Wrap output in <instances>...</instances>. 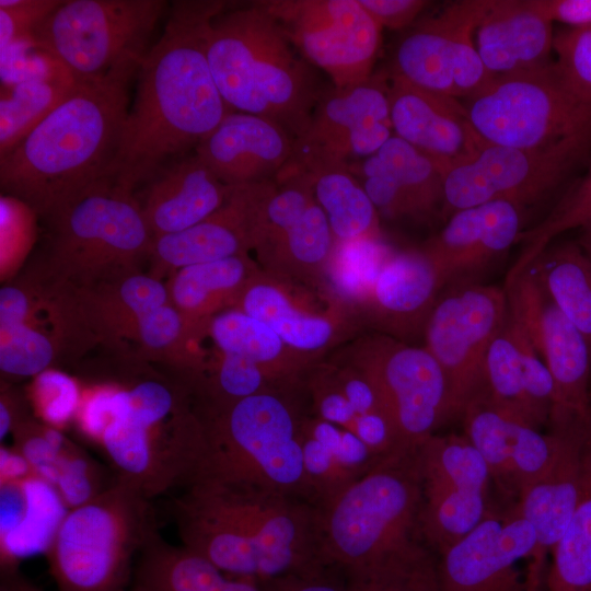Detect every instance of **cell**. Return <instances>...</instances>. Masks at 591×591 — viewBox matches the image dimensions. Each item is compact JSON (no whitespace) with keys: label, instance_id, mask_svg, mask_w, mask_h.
Instances as JSON below:
<instances>
[{"label":"cell","instance_id":"obj_1","mask_svg":"<svg viewBox=\"0 0 591 591\" xmlns=\"http://www.w3.org/2000/svg\"><path fill=\"white\" fill-rule=\"evenodd\" d=\"M224 1H176L161 37L143 56L111 178L135 190L207 138L232 112L206 51Z\"/></svg>","mask_w":591,"mask_h":591},{"label":"cell","instance_id":"obj_2","mask_svg":"<svg viewBox=\"0 0 591 591\" xmlns=\"http://www.w3.org/2000/svg\"><path fill=\"white\" fill-rule=\"evenodd\" d=\"M140 63L119 66L102 78L77 82L11 151L0 157L4 195L45 219L111 178L129 111L128 86Z\"/></svg>","mask_w":591,"mask_h":591},{"label":"cell","instance_id":"obj_3","mask_svg":"<svg viewBox=\"0 0 591 591\" xmlns=\"http://www.w3.org/2000/svg\"><path fill=\"white\" fill-rule=\"evenodd\" d=\"M182 545L258 582L320 566L316 506L258 488L192 482L172 502Z\"/></svg>","mask_w":591,"mask_h":591},{"label":"cell","instance_id":"obj_4","mask_svg":"<svg viewBox=\"0 0 591 591\" xmlns=\"http://www.w3.org/2000/svg\"><path fill=\"white\" fill-rule=\"evenodd\" d=\"M211 20L207 59L228 107L282 126L294 139L308 127L324 89L262 1Z\"/></svg>","mask_w":591,"mask_h":591},{"label":"cell","instance_id":"obj_5","mask_svg":"<svg viewBox=\"0 0 591 591\" xmlns=\"http://www.w3.org/2000/svg\"><path fill=\"white\" fill-rule=\"evenodd\" d=\"M294 386L259 392L224 404H196L201 442L186 483L247 486L306 500L300 441L303 415Z\"/></svg>","mask_w":591,"mask_h":591},{"label":"cell","instance_id":"obj_6","mask_svg":"<svg viewBox=\"0 0 591 591\" xmlns=\"http://www.w3.org/2000/svg\"><path fill=\"white\" fill-rule=\"evenodd\" d=\"M109 420L97 445L121 482L152 500L188 482L201 422L177 390L159 380L115 384Z\"/></svg>","mask_w":591,"mask_h":591},{"label":"cell","instance_id":"obj_7","mask_svg":"<svg viewBox=\"0 0 591 591\" xmlns=\"http://www.w3.org/2000/svg\"><path fill=\"white\" fill-rule=\"evenodd\" d=\"M420 507L417 450L381 460L316 506L321 560L346 570L417 541Z\"/></svg>","mask_w":591,"mask_h":591},{"label":"cell","instance_id":"obj_8","mask_svg":"<svg viewBox=\"0 0 591 591\" xmlns=\"http://www.w3.org/2000/svg\"><path fill=\"white\" fill-rule=\"evenodd\" d=\"M50 244L40 274L86 288L138 274L153 244L132 189L102 179L47 219Z\"/></svg>","mask_w":591,"mask_h":591},{"label":"cell","instance_id":"obj_9","mask_svg":"<svg viewBox=\"0 0 591 591\" xmlns=\"http://www.w3.org/2000/svg\"><path fill=\"white\" fill-rule=\"evenodd\" d=\"M155 524L151 500L116 479L67 510L46 551L58 591H125Z\"/></svg>","mask_w":591,"mask_h":591},{"label":"cell","instance_id":"obj_10","mask_svg":"<svg viewBox=\"0 0 591 591\" xmlns=\"http://www.w3.org/2000/svg\"><path fill=\"white\" fill-rule=\"evenodd\" d=\"M464 105L478 135L494 146L543 148L591 130V101L555 61L494 78Z\"/></svg>","mask_w":591,"mask_h":591},{"label":"cell","instance_id":"obj_11","mask_svg":"<svg viewBox=\"0 0 591 591\" xmlns=\"http://www.w3.org/2000/svg\"><path fill=\"white\" fill-rule=\"evenodd\" d=\"M162 0H70L36 27L35 39L77 82L140 63L162 16Z\"/></svg>","mask_w":591,"mask_h":591},{"label":"cell","instance_id":"obj_12","mask_svg":"<svg viewBox=\"0 0 591 591\" xmlns=\"http://www.w3.org/2000/svg\"><path fill=\"white\" fill-rule=\"evenodd\" d=\"M590 153L591 130L543 148L487 144L444 174L441 216L491 201L533 204L557 188Z\"/></svg>","mask_w":591,"mask_h":591},{"label":"cell","instance_id":"obj_13","mask_svg":"<svg viewBox=\"0 0 591 591\" xmlns=\"http://www.w3.org/2000/svg\"><path fill=\"white\" fill-rule=\"evenodd\" d=\"M340 360L374 383L405 451H416L451 419L447 378L426 347L389 335L367 336L349 346Z\"/></svg>","mask_w":591,"mask_h":591},{"label":"cell","instance_id":"obj_14","mask_svg":"<svg viewBox=\"0 0 591 591\" xmlns=\"http://www.w3.org/2000/svg\"><path fill=\"white\" fill-rule=\"evenodd\" d=\"M282 32L335 88L371 78L382 42V26L359 0L262 1Z\"/></svg>","mask_w":591,"mask_h":591},{"label":"cell","instance_id":"obj_15","mask_svg":"<svg viewBox=\"0 0 591 591\" xmlns=\"http://www.w3.org/2000/svg\"><path fill=\"white\" fill-rule=\"evenodd\" d=\"M508 315L505 289L467 285L439 296L424 325L425 347L442 368L450 418L461 417L484 386L488 348Z\"/></svg>","mask_w":591,"mask_h":591},{"label":"cell","instance_id":"obj_16","mask_svg":"<svg viewBox=\"0 0 591 591\" xmlns=\"http://www.w3.org/2000/svg\"><path fill=\"white\" fill-rule=\"evenodd\" d=\"M334 246L326 216L302 175L263 183L252 236L263 270L317 289Z\"/></svg>","mask_w":591,"mask_h":591},{"label":"cell","instance_id":"obj_17","mask_svg":"<svg viewBox=\"0 0 591 591\" xmlns=\"http://www.w3.org/2000/svg\"><path fill=\"white\" fill-rule=\"evenodd\" d=\"M419 534L440 554L477 526L489 506V468L465 434H433L418 449Z\"/></svg>","mask_w":591,"mask_h":591},{"label":"cell","instance_id":"obj_18","mask_svg":"<svg viewBox=\"0 0 591 591\" xmlns=\"http://www.w3.org/2000/svg\"><path fill=\"white\" fill-rule=\"evenodd\" d=\"M510 314L523 326L555 386L549 420H591V349L529 266L508 273L503 288Z\"/></svg>","mask_w":591,"mask_h":591},{"label":"cell","instance_id":"obj_19","mask_svg":"<svg viewBox=\"0 0 591 591\" xmlns=\"http://www.w3.org/2000/svg\"><path fill=\"white\" fill-rule=\"evenodd\" d=\"M487 1L451 3L407 32L395 49L392 74L459 100L480 91L493 79L474 43Z\"/></svg>","mask_w":591,"mask_h":591},{"label":"cell","instance_id":"obj_20","mask_svg":"<svg viewBox=\"0 0 591 591\" xmlns=\"http://www.w3.org/2000/svg\"><path fill=\"white\" fill-rule=\"evenodd\" d=\"M393 135L387 81L372 76L346 88L331 85L294 139L286 165L312 160L351 164L374 154Z\"/></svg>","mask_w":591,"mask_h":591},{"label":"cell","instance_id":"obj_21","mask_svg":"<svg viewBox=\"0 0 591 591\" xmlns=\"http://www.w3.org/2000/svg\"><path fill=\"white\" fill-rule=\"evenodd\" d=\"M536 547L533 526L517 506L490 513L437 558L438 591H524L518 569Z\"/></svg>","mask_w":591,"mask_h":591},{"label":"cell","instance_id":"obj_22","mask_svg":"<svg viewBox=\"0 0 591 591\" xmlns=\"http://www.w3.org/2000/svg\"><path fill=\"white\" fill-rule=\"evenodd\" d=\"M231 309L264 322L291 349L314 360L347 338L358 325L349 313L320 291L260 268Z\"/></svg>","mask_w":591,"mask_h":591},{"label":"cell","instance_id":"obj_23","mask_svg":"<svg viewBox=\"0 0 591 591\" xmlns=\"http://www.w3.org/2000/svg\"><path fill=\"white\" fill-rule=\"evenodd\" d=\"M461 418L464 434L485 460L491 479L515 502L549 468L559 448L557 429L548 427L543 433L483 394L467 403Z\"/></svg>","mask_w":591,"mask_h":591},{"label":"cell","instance_id":"obj_24","mask_svg":"<svg viewBox=\"0 0 591 591\" xmlns=\"http://www.w3.org/2000/svg\"><path fill=\"white\" fill-rule=\"evenodd\" d=\"M387 83L393 134L432 159L443 176L488 144L459 99L421 89L393 74Z\"/></svg>","mask_w":591,"mask_h":591},{"label":"cell","instance_id":"obj_25","mask_svg":"<svg viewBox=\"0 0 591 591\" xmlns=\"http://www.w3.org/2000/svg\"><path fill=\"white\" fill-rule=\"evenodd\" d=\"M479 394L538 429L548 425L555 399L552 374L509 309L486 354Z\"/></svg>","mask_w":591,"mask_h":591},{"label":"cell","instance_id":"obj_26","mask_svg":"<svg viewBox=\"0 0 591 591\" xmlns=\"http://www.w3.org/2000/svg\"><path fill=\"white\" fill-rule=\"evenodd\" d=\"M379 216L422 219L443 205V172L428 155L393 135L374 154L354 162Z\"/></svg>","mask_w":591,"mask_h":591},{"label":"cell","instance_id":"obj_27","mask_svg":"<svg viewBox=\"0 0 591 591\" xmlns=\"http://www.w3.org/2000/svg\"><path fill=\"white\" fill-rule=\"evenodd\" d=\"M558 430L559 448L549 468L526 487L514 503L533 526L536 547L531 563L544 565L546 555L567 528L580 500L591 421H551Z\"/></svg>","mask_w":591,"mask_h":591},{"label":"cell","instance_id":"obj_28","mask_svg":"<svg viewBox=\"0 0 591 591\" xmlns=\"http://www.w3.org/2000/svg\"><path fill=\"white\" fill-rule=\"evenodd\" d=\"M294 138L278 123L230 112L194 150L225 185L275 181L293 151Z\"/></svg>","mask_w":591,"mask_h":591},{"label":"cell","instance_id":"obj_29","mask_svg":"<svg viewBox=\"0 0 591 591\" xmlns=\"http://www.w3.org/2000/svg\"><path fill=\"white\" fill-rule=\"evenodd\" d=\"M262 182L231 186L225 202L199 223L153 239L149 275L162 280L183 267L248 253Z\"/></svg>","mask_w":591,"mask_h":591},{"label":"cell","instance_id":"obj_30","mask_svg":"<svg viewBox=\"0 0 591 591\" xmlns=\"http://www.w3.org/2000/svg\"><path fill=\"white\" fill-rule=\"evenodd\" d=\"M442 287L437 267L422 248L391 250L381 265L359 322H369L394 338L422 331Z\"/></svg>","mask_w":591,"mask_h":591},{"label":"cell","instance_id":"obj_31","mask_svg":"<svg viewBox=\"0 0 591 591\" xmlns=\"http://www.w3.org/2000/svg\"><path fill=\"white\" fill-rule=\"evenodd\" d=\"M422 250L443 286L508 251L521 235V207L491 201L455 211Z\"/></svg>","mask_w":591,"mask_h":591},{"label":"cell","instance_id":"obj_32","mask_svg":"<svg viewBox=\"0 0 591 591\" xmlns=\"http://www.w3.org/2000/svg\"><path fill=\"white\" fill-rule=\"evenodd\" d=\"M230 189L193 153L160 169L139 201L154 239L205 220L225 202Z\"/></svg>","mask_w":591,"mask_h":591},{"label":"cell","instance_id":"obj_33","mask_svg":"<svg viewBox=\"0 0 591 591\" xmlns=\"http://www.w3.org/2000/svg\"><path fill=\"white\" fill-rule=\"evenodd\" d=\"M474 43L493 79L535 69L551 62L552 22L528 0H488Z\"/></svg>","mask_w":591,"mask_h":591},{"label":"cell","instance_id":"obj_34","mask_svg":"<svg viewBox=\"0 0 591 591\" xmlns=\"http://www.w3.org/2000/svg\"><path fill=\"white\" fill-rule=\"evenodd\" d=\"M54 488L37 475L1 484L0 555L4 572L38 551L46 553L67 512Z\"/></svg>","mask_w":591,"mask_h":591},{"label":"cell","instance_id":"obj_35","mask_svg":"<svg viewBox=\"0 0 591 591\" xmlns=\"http://www.w3.org/2000/svg\"><path fill=\"white\" fill-rule=\"evenodd\" d=\"M300 441L314 506L329 500L385 459L350 431L316 416L303 417Z\"/></svg>","mask_w":591,"mask_h":591},{"label":"cell","instance_id":"obj_36","mask_svg":"<svg viewBox=\"0 0 591 591\" xmlns=\"http://www.w3.org/2000/svg\"><path fill=\"white\" fill-rule=\"evenodd\" d=\"M292 175L305 178L335 242L381 237L380 216L349 163L312 160L286 165L275 181Z\"/></svg>","mask_w":591,"mask_h":591},{"label":"cell","instance_id":"obj_37","mask_svg":"<svg viewBox=\"0 0 591 591\" xmlns=\"http://www.w3.org/2000/svg\"><path fill=\"white\" fill-rule=\"evenodd\" d=\"M73 290L92 337L107 345L130 341L139 321L170 302L165 282L143 273Z\"/></svg>","mask_w":591,"mask_h":591},{"label":"cell","instance_id":"obj_38","mask_svg":"<svg viewBox=\"0 0 591 591\" xmlns=\"http://www.w3.org/2000/svg\"><path fill=\"white\" fill-rule=\"evenodd\" d=\"M258 269L247 253L183 267L165 282L169 301L189 323L208 333L210 320L234 305Z\"/></svg>","mask_w":591,"mask_h":591},{"label":"cell","instance_id":"obj_39","mask_svg":"<svg viewBox=\"0 0 591 591\" xmlns=\"http://www.w3.org/2000/svg\"><path fill=\"white\" fill-rule=\"evenodd\" d=\"M208 336L218 351L255 363L281 386H294L316 364L291 349L267 324L236 309L215 315Z\"/></svg>","mask_w":591,"mask_h":591},{"label":"cell","instance_id":"obj_40","mask_svg":"<svg viewBox=\"0 0 591 591\" xmlns=\"http://www.w3.org/2000/svg\"><path fill=\"white\" fill-rule=\"evenodd\" d=\"M138 591H264L260 582L224 573L183 545L166 542L157 532L140 552L136 571Z\"/></svg>","mask_w":591,"mask_h":591},{"label":"cell","instance_id":"obj_41","mask_svg":"<svg viewBox=\"0 0 591 591\" xmlns=\"http://www.w3.org/2000/svg\"><path fill=\"white\" fill-rule=\"evenodd\" d=\"M591 349V254L579 242L548 246L530 265Z\"/></svg>","mask_w":591,"mask_h":591},{"label":"cell","instance_id":"obj_42","mask_svg":"<svg viewBox=\"0 0 591 591\" xmlns=\"http://www.w3.org/2000/svg\"><path fill=\"white\" fill-rule=\"evenodd\" d=\"M390 252L380 239L335 242L317 291L359 323L361 310Z\"/></svg>","mask_w":591,"mask_h":591},{"label":"cell","instance_id":"obj_43","mask_svg":"<svg viewBox=\"0 0 591 591\" xmlns=\"http://www.w3.org/2000/svg\"><path fill=\"white\" fill-rule=\"evenodd\" d=\"M551 553L544 578L546 591H591V439L580 500Z\"/></svg>","mask_w":591,"mask_h":591},{"label":"cell","instance_id":"obj_44","mask_svg":"<svg viewBox=\"0 0 591 591\" xmlns=\"http://www.w3.org/2000/svg\"><path fill=\"white\" fill-rule=\"evenodd\" d=\"M344 572L346 591H438L437 557L418 540Z\"/></svg>","mask_w":591,"mask_h":591},{"label":"cell","instance_id":"obj_45","mask_svg":"<svg viewBox=\"0 0 591 591\" xmlns=\"http://www.w3.org/2000/svg\"><path fill=\"white\" fill-rule=\"evenodd\" d=\"M207 331L189 323L170 302L144 315L129 343L152 359L189 370L192 381L205 369L208 359L198 346Z\"/></svg>","mask_w":591,"mask_h":591},{"label":"cell","instance_id":"obj_46","mask_svg":"<svg viewBox=\"0 0 591 591\" xmlns=\"http://www.w3.org/2000/svg\"><path fill=\"white\" fill-rule=\"evenodd\" d=\"M77 81L65 73L1 89L0 157L11 151L65 97Z\"/></svg>","mask_w":591,"mask_h":591},{"label":"cell","instance_id":"obj_47","mask_svg":"<svg viewBox=\"0 0 591 591\" xmlns=\"http://www.w3.org/2000/svg\"><path fill=\"white\" fill-rule=\"evenodd\" d=\"M36 211L23 200L0 198V279L14 280L28 258L37 237Z\"/></svg>","mask_w":591,"mask_h":591},{"label":"cell","instance_id":"obj_48","mask_svg":"<svg viewBox=\"0 0 591 591\" xmlns=\"http://www.w3.org/2000/svg\"><path fill=\"white\" fill-rule=\"evenodd\" d=\"M82 387L67 373L49 368L35 376L27 389V399L40 422L62 430L74 420Z\"/></svg>","mask_w":591,"mask_h":591},{"label":"cell","instance_id":"obj_49","mask_svg":"<svg viewBox=\"0 0 591 591\" xmlns=\"http://www.w3.org/2000/svg\"><path fill=\"white\" fill-rule=\"evenodd\" d=\"M65 73L69 72L40 46L34 35L18 39L0 48L2 88L51 79Z\"/></svg>","mask_w":591,"mask_h":591},{"label":"cell","instance_id":"obj_50","mask_svg":"<svg viewBox=\"0 0 591 591\" xmlns=\"http://www.w3.org/2000/svg\"><path fill=\"white\" fill-rule=\"evenodd\" d=\"M555 61L571 86L591 101V26L565 30L554 36Z\"/></svg>","mask_w":591,"mask_h":591},{"label":"cell","instance_id":"obj_51","mask_svg":"<svg viewBox=\"0 0 591 591\" xmlns=\"http://www.w3.org/2000/svg\"><path fill=\"white\" fill-rule=\"evenodd\" d=\"M60 3L56 0H0V48L32 36Z\"/></svg>","mask_w":591,"mask_h":591},{"label":"cell","instance_id":"obj_52","mask_svg":"<svg viewBox=\"0 0 591 591\" xmlns=\"http://www.w3.org/2000/svg\"><path fill=\"white\" fill-rule=\"evenodd\" d=\"M260 584L264 591H346V576L339 567L323 565Z\"/></svg>","mask_w":591,"mask_h":591},{"label":"cell","instance_id":"obj_53","mask_svg":"<svg viewBox=\"0 0 591 591\" xmlns=\"http://www.w3.org/2000/svg\"><path fill=\"white\" fill-rule=\"evenodd\" d=\"M383 27L402 30L410 25L428 2L422 0H359Z\"/></svg>","mask_w":591,"mask_h":591},{"label":"cell","instance_id":"obj_54","mask_svg":"<svg viewBox=\"0 0 591 591\" xmlns=\"http://www.w3.org/2000/svg\"><path fill=\"white\" fill-rule=\"evenodd\" d=\"M528 3L552 23L558 21L571 28L591 26V0H528Z\"/></svg>","mask_w":591,"mask_h":591},{"label":"cell","instance_id":"obj_55","mask_svg":"<svg viewBox=\"0 0 591 591\" xmlns=\"http://www.w3.org/2000/svg\"><path fill=\"white\" fill-rule=\"evenodd\" d=\"M22 398L9 385L1 384L0 394V439L16 428L19 424L28 418L22 405Z\"/></svg>","mask_w":591,"mask_h":591},{"label":"cell","instance_id":"obj_56","mask_svg":"<svg viewBox=\"0 0 591 591\" xmlns=\"http://www.w3.org/2000/svg\"><path fill=\"white\" fill-rule=\"evenodd\" d=\"M0 484L36 475L26 460L14 449L1 445Z\"/></svg>","mask_w":591,"mask_h":591},{"label":"cell","instance_id":"obj_57","mask_svg":"<svg viewBox=\"0 0 591 591\" xmlns=\"http://www.w3.org/2000/svg\"><path fill=\"white\" fill-rule=\"evenodd\" d=\"M0 591H40L35 586L16 575L15 571L4 572Z\"/></svg>","mask_w":591,"mask_h":591},{"label":"cell","instance_id":"obj_58","mask_svg":"<svg viewBox=\"0 0 591 591\" xmlns=\"http://www.w3.org/2000/svg\"><path fill=\"white\" fill-rule=\"evenodd\" d=\"M544 569L529 564L528 571L525 575V588L524 591H546L544 583Z\"/></svg>","mask_w":591,"mask_h":591},{"label":"cell","instance_id":"obj_59","mask_svg":"<svg viewBox=\"0 0 591 591\" xmlns=\"http://www.w3.org/2000/svg\"><path fill=\"white\" fill-rule=\"evenodd\" d=\"M135 591H138V590L135 589Z\"/></svg>","mask_w":591,"mask_h":591}]
</instances>
